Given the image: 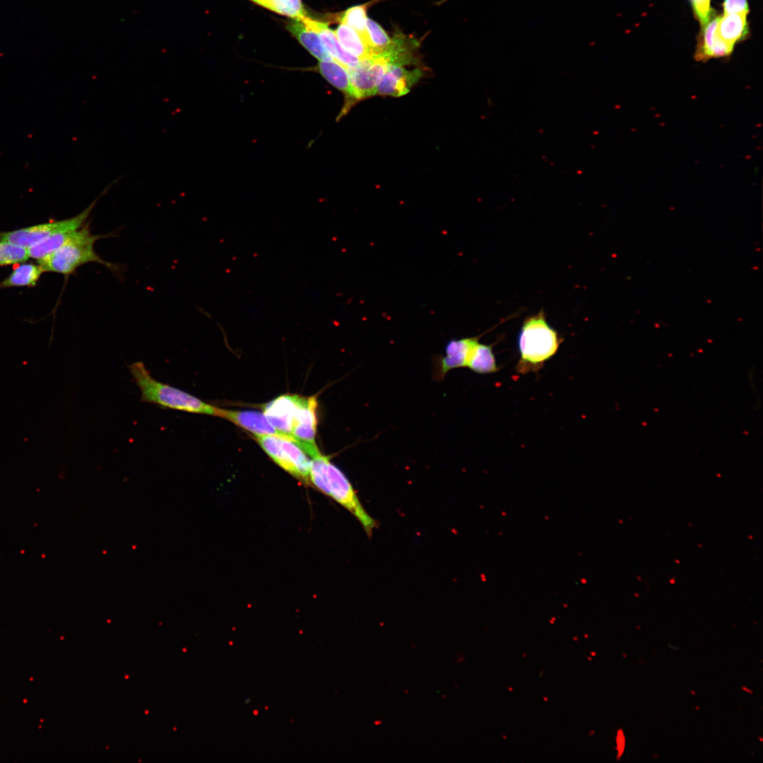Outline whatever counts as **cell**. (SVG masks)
I'll list each match as a JSON object with an SVG mask.
<instances>
[{"label":"cell","mask_w":763,"mask_h":763,"mask_svg":"<svg viewBox=\"0 0 763 763\" xmlns=\"http://www.w3.org/2000/svg\"><path fill=\"white\" fill-rule=\"evenodd\" d=\"M300 398L296 394L280 395L263 408L264 415L279 434L290 437Z\"/></svg>","instance_id":"cell-10"},{"label":"cell","mask_w":763,"mask_h":763,"mask_svg":"<svg viewBox=\"0 0 763 763\" xmlns=\"http://www.w3.org/2000/svg\"><path fill=\"white\" fill-rule=\"evenodd\" d=\"M422 76V72L419 69L408 70L403 66L389 65L378 85L377 94L403 96L408 93Z\"/></svg>","instance_id":"cell-11"},{"label":"cell","mask_w":763,"mask_h":763,"mask_svg":"<svg viewBox=\"0 0 763 763\" xmlns=\"http://www.w3.org/2000/svg\"><path fill=\"white\" fill-rule=\"evenodd\" d=\"M386 54L382 53L360 60L348 70L357 101L377 94L378 85L390 65Z\"/></svg>","instance_id":"cell-7"},{"label":"cell","mask_w":763,"mask_h":763,"mask_svg":"<svg viewBox=\"0 0 763 763\" xmlns=\"http://www.w3.org/2000/svg\"><path fill=\"white\" fill-rule=\"evenodd\" d=\"M561 339L547 322L543 312L527 318L519 333L520 359L516 365L519 374L538 372L557 351Z\"/></svg>","instance_id":"cell-4"},{"label":"cell","mask_w":763,"mask_h":763,"mask_svg":"<svg viewBox=\"0 0 763 763\" xmlns=\"http://www.w3.org/2000/svg\"><path fill=\"white\" fill-rule=\"evenodd\" d=\"M110 236L112 235L93 234L87 222L56 250L37 260V264L44 272L56 273L66 277L89 263L99 264L110 271H117L118 266L101 258L95 249L97 241Z\"/></svg>","instance_id":"cell-2"},{"label":"cell","mask_w":763,"mask_h":763,"mask_svg":"<svg viewBox=\"0 0 763 763\" xmlns=\"http://www.w3.org/2000/svg\"><path fill=\"white\" fill-rule=\"evenodd\" d=\"M43 273V269L38 264L25 263V261L16 264L9 275L0 281V289L16 287L33 288L37 285Z\"/></svg>","instance_id":"cell-17"},{"label":"cell","mask_w":763,"mask_h":763,"mask_svg":"<svg viewBox=\"0 0 763 763\" xmlns=\"http://www.w3.org/2000/svg\"><path fill=\"white\" fill-rule=\"evenodd\" d=\"M696 16L699 18L702 25H704L712 16L710 8V0H690Z\"/></svg>","instance_id":"cell-25"},{"label":"cell","mask_w":763,"mask_h":763,"mask_svg":"<svg viewBox=\"0 0 763 763\" xmlns=\"http://www.w3.org/2000/svg\"><path fill=\"white\" fill-rule=\"evenodd\" d=\"M478 337L451 340L446 345L445 354L434 357L432 376L437 382H442L452 369L467 367L469 356Z\"/></svg>","instance_id":"cell-9"},{"label":"cell","mask_w":763,"mask_h":763,"mask_svg":"<svg viewBox=\"0 0 763 763\" xmlns=\"http://www.w3.org/2000/svg\"><path fill=\"white\" fill-rule=\"evenodd\" d=\"M100 196L83 211L71 218L50 220L11 231H0V241L28 249L55 235L73 232L87 223Z\"/></svg>","instance_id":"cell-5"},{"label":"cell","mask_w":763,"mask_h":763,"mask_svg":"<svg viewBox=\"0 0 763 763\" xmlns=\"http://www.w3.org/2000/svg\"><path fill=\"white\" fill-rule=\"evenodd\" d=\"M719 16H711L703 25L701 38L697 45L694 58L698 61L705 62L712 58L729 56L733 47L722 40L717 32Z\"/></svg>","instance_id":"cell-13"},{"label":"cell","mask_w":763,"mask_h":763,"mask_svg":"<svg viewBox=\"0 0 763 763\" xmlns=\"http://www.w3.org/2000/svg\"><path fill=\"white\" fill-rule=\"evenodd\" d=\"M367 8V4L353 6L345 10L340 18L341 23L345 24L357 31L363 40L368 18Z\"/></svg>","instance_id":"cell-23"},{"label":"cell","mask_w":763,"mask_h":763,"mask_svg":"<svg viewBox=\"0 0 763 763\" xmlns=\"http://www.w3.org/2000/svg\"><path fill=\"white\" fill-rule=\"evenodd\" d=\"M724 14L748 13L747 0H724Z\"/></svg>","instance_id":"cell-26"},{"label":"cell","mask_w":763,"mask_h":763,"mask_svg":"<svg viewBox=\"0 0 763 763\" xmlns=\"http://www.w3.org/2000/svg\"><path fill=\"white\" fill-rule=\"evenodd\" d=\"M307 27L317 32L321 42L331 57L343 65L347 70L356 66L360 59L343 48L335 32L327 23L312 19L307 16L300 19Z\"/></svg>","instance_id":"cell-14"},{"label":"cell","mask_w":763,"mask_h":763,"mask_svg":"<svg viewBox=\"0 0 763 763\" xmlns=\"http://www.w3.org/2000/svg\"><path fill=\"white\" fill-rule=\"evenodd\" d=\"M467 367L478 374H490L498 371L492 345L478 341L471 350Z\"/></svg>","instance_id":"cell-20"},{"label":"cell","mask_w":763,"mask_h":763,"mask_svg":"<svg viewBox=\"0 0 763 763\" xmlns=\"http://www.w3.org/2000/svg\"><path fill=\"white\" fill-rule=\"evenodd\" d=\"M128 368L139 389L142 401L163 408L215 416L218 407L179 388L157 380L143 362H133Z\"/></svg>","instance_id":"cell-3"},{"label":"cell","mask_w":763,"mask_h":763,"mask_svg":"<svg viewBox=\"0 0 763 763\" xmlns=\"http://www.w3.org/2000/svg\"><path fill=\"white\" fill-rule=\"evenodd\" d=\"M286 28L316 59L319 61L333 59L324 47L318 33L300 19L292 18L287 23Z\"/></svg>","instance_id":"cell-16"},{"label":"cell","mask_w":763,"mask_h":763,"mask_svg":"<svg viewBox=\"0 0 763 763\" xmlns=\"http://www.w3.org/2000/svg\"><path fill=\"white\" fill-rule=\"evenodd\" d=\"M215 416L227 419L256 437L279 434L264 413L254 410H235L217 408Z\"/></svg>","instance_id":"cell-15"},{"label":"cell","mask_w":763,"mask_h":763,"mask_svg":"<svg viewBox=\"0 0 763 763\" xmlns=\"http://www.w3.org/2000/svg\"><path fill=\"white\" fill-rule=\"evenodd\" d=\"M280 15L301 19L307 16L301 0H250Z\"/></svg>","instance_id":"cell-22"},{"label":"cell","mask_w":763,"mask_h":763,"mask_svg":"<svg viewBox=\"0 0 763 763\" xmlns=\"http://www.w3.org/2000/svg\"><path fill=\"white\" fill-rule=\"evenodd\" d=\"M310 457L312 483L353 514L370 538L377 527V521L365 510L349 479L320 451Z\"/></svg>","instance_id":"cell-1"},{"label":"cell","mask_w":763,"mask_h":763,"mask_svg":"<svg viewBox=\"0 0 763 763\" xmlns=\"http://www.w3.org/2000/svg\"><path fill=\"white\" fill-rule=\"evenodd\" d=\"M334 32L343 48L360 60L374 56L362 36L350 27L341 23Z\"/></svg>","instance_id":"cell-19"},{"label":"cell","mask_w":763,"mask_h":763,"mask_svg":"<svg viewBox=\"0 0 763 763\" xmlns=\"http://www.w3.org/2000/svg\"><path fill=\"white\" fill-rule=\"evenodd\" d=\"M746 17V13L724 14L719 17L717 25L719 37L734 47V45L747 34Z\"/></svg>","instance_id":"cell-18"},{"label":"cell","mask_w":763,"mask_h":763,"mask_svg":"<svg viewBox=\"0 0 763 763\" xmlns=\"http://www.w3.org/2000/svg\"><path fill=\"white\" fill-rule=\"evenodd\" d=\"M317 401L315 396H300L294 415L290 437L309 456L319 450L315 442L317 428Z\"/></svg>","instance_id":"cell-8"},{"label":"cell","mask_w":763,"mask_h":763,"mask_svg":"<svg viewBox=\"0 0 763 763\" xmlns=\"http://www.w3.org/2000/svg\"><path fill=\"white\" fill-rule=\"evenodd\" d=\"M256 440L283 470L305 483L309 480L311 460L294 439L285 434H276L256 437Z\"/></svg>","instance_id":"cell-6"},{"label":"cell","mask_w":763,"mask_h":763,"mask_svg":"<svg viewBox=\"0 0 763 763\" xmlns=\"http://www.w3.org/2000/svg\"><path fill=\"white\" fill-rule=\"evenodd\" d=\"M314 69L331 85L343 93L344 105L337 118L341 119L357 102L348 70L334 59L319 61Z\"/></svg>","instance_id":"cell-12"},{"label":"cell","mask_w":763,"mask_h":763,"mask_svg":"<svg viewBox=\"0 0 763 763\" xmlns=\"http://www.w3.org/2000/svg\"><path fill=\"white\" fill-rule=\"evenodd\" d=\"M27 249L0 241V266H8L26 261Z\"/></svg>","instance_id":"cell-24"},{"label":"cell","mask_w":763,"mask_h":763,"mask_svg":"<svg viewBox=\"0 0 763 763\" xmlns=\"http://www.w3.org/2000/svg\"><path fill=\"white\" fill-rule=\"evenodd\" d=\"M364 40L374 55L384 53L391 43V38L382 27L369 18Z\"/></svg>","instance_id":"cell-21"}]
</instances>
